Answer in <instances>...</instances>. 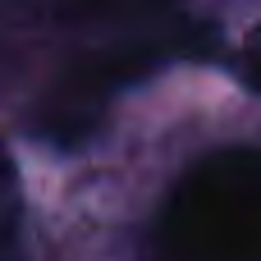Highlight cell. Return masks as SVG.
I'll list each match as a JSON object with an SVG mask.
<instances>
[{
  "label": "cell",
  "mask_w": 261,
  "mask_h": 261,
  "mask_svg": "<svg viewBox=\"0 0 261 261\" xmlns=\"http://www.w3.org/2000/svg\"><path fill=\"white\" fill-rule=\"evenodd\" d=\"M243 78L261 92V32L248 41V50H243Z\"/></svg>",
  "instance_id": "3957f363"
},
{
  "label": "cell",
  "mask_w": 261,
  "mask_h": 261,
  "mask_svg": "<svg viewBox=\"0 0 261 261\" xmlns=\"http://www.w3.org/2000/svg\"><path fill=\"white\" fill-rule=\"evenodd\" d=\"M165 261H261V151L229 147L197 161L161 216Z\"/></svg>",
  "instance_id": "6da1fadb"
},
{
  "label": "cell",
  "mask_w": 261,
  "mask_h": 261,
  "mask_svg": "<svg viewBox=\"0 0 261 261\" xmlns=\"http://www.w3.org/2000/svg\"><path fill=\"white\" fill-rule=\"evenodd\" d=\"M14 229H18V174L9 151L0 147V261L14 257Z\"/></svg>",
  "instance_id": "7a4b0ae2"
}]
</instances>
